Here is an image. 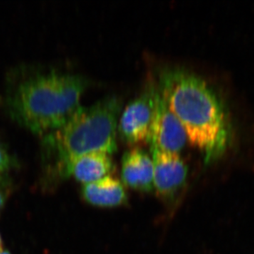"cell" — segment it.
Masks as SVG:
<instances>
[{
    "instance_id": "277c9868",
    "label": "cell",
    "mask_w": 254,
    "mask_h": 254,
    "mask_svg": "<svg viewBox=\"0 0 254 254\" xmlns=\"http://www.w3.org/2000/svg\"><path fill=\"white\" fill-rule=\"evenodd\" d=\"M158 95V87L153 85L125 107L120 114L118 125V133L124 141L136 144L146 141Z\"/></svg>"
},
{
    "instance_id": "ba28073f",
    "label": "cell",
    "mask_w": 254,
    "mask_h": 254,
    "mask_svg": "<svg viewBox=\"0 0 254 254\" xmlns=\"http://www.w3.org/2000/svg\"><path fill=\"white\" fill-rule=\"evenodd\" d=\"M115 169L110 155L93 153L73 159L64 167V173L72 175L83 185L109 176Z\"/></svg>"
},
{
    "instance_id": "8992f818",
    "label": "cell",
    "mask_w": 254,
    "mask_h": 254,
    "mask_svg": "<svg viewBox=\"0 0 254 254\" xmlns=\"http://www.w3.org/2000/svg\"><path fill=\"white\" fill-rule=\"evenodd\" d=\"M151 152L154 165V190L162 198H172L186 182L188 173L186 164L178 153L157 150Z\"/></svg>"
},
{
    "instance_id": "6da1fadb",
    "label": "cell",
    "mask_w": 254,
    "mask_h": 254,
    "mask_svg": "<svg viewBox=\"0 0 254 254\" xmlns=\"http://www.w3.org/2000/svg\"><path fill=\"white\" fill-rule=\"evenodd\" d=\"M158 87L189 141L203 152L205 164L220 158L231 142L232 126L225 105L211 87L181 68L164 70Z\"/></svg>"
},
{
    "instance_id": "30bf717a",
    "label": "cell",
    "mask_w": 254,
    "mask_h": 254,
    "mask_svg": "<svg viewBox=\"0 0 254 254\" xmlns=\"http://www.w3.org/2000/svg\"><path fill=\"white\" fill-rule=\"evenodd\" d=\"M11 165V157L2 147L0 146V175L7 170Z\"/></svg>"
},
{
    "instance_id": "8fae6325",
    "label": "cell",
    "mask_w": 254,
    "mask_h": 254,
    "mask_svg": "<svg viewBox=\"0 0 254 254\" xmlns=\"http://www.w3.org/2000/svg\"><path fill=\"white\" fill-rule=\"evenodd\" d=\"M0 185V210L2 208L3 205H4L5 199H6V191L4 190V189L1 187Z\"/></svg>"
},
{
    "instance_id": "9c48e42d",
    "label": "cell",
    "mask_w": 254,
    "mask_h": 254,
    "mask_svg": "<svg viewBox=\"0 0 254 254\" xmlns=\"http://www.w3.org/2000/svg\"><path fill=\"white\" fill-rule=\"evenodd\" d=\"M81 194L87 203L101 208L120 206L127 201L123 183L110 175L83 185Z\"/></svg>"
},
{
    "instance_id": "7c38bea8",
    "label": "cell",
    "mask_w": 254,
    "mask_h": 254,
    "mask_svg": "<svg viewBox=\"0 0 254 254\" xmlns=\"http://www.w3.org/2000/svg\"><path fill=\"white\" fill-rule=\"evenodd\" d=\"M0 254H11L9 253V252H7V251H4L3 250H1L0 251Z\"/></svg>"
},
{
    "instance_id": "7a4b0ae2",
    "label": "cell",
    "mask_w": 254,
    "mask_h": 254,
    "mask_svg": "<svg viewBox=\"0 0 254 254\" xmlns=\"http://www.w3.org/2000/svg\"><path fill=\"white\" fill-rule=\"evenodd\" d=\"M88 86V80L80 75L50 73L35 76L16 87L8 102L10 113L34 133H50L81 106Z\"/></svg>"
},
{
    "instance_id": "5b68a950",
    "label": "cell",
    "mask_w": 254,
    "mask_h": 254,
    "mask_svg": "<svg viewBox=\"0 0 254 254\" xmlns=\"http://www.w3.org/2000/svg\"><path fill=\"white\" fill-rule=\"evenodd\" d=\"M187 141L185 128L168 108L159 91L154 118L146 139L150 150L179 154Z\"/></svg>"
},
{
    "instance_id": "3957f363",
    "label": "cell",
    "mask_w": 254,
    "mask_h": 254,
    "mask_svg": "<svg viewBox=\"0 0 254 254\" xmlns=\"http://www.w3.org/2000/svg\"><path fill=\"white\" fill-rule=\"evenodd\" d=\"M122 109L118 97L107 96L90 106H80L66 123L50 132L48 141L58 150L63 166L81 155L115 153Z\"/></svg>"
},
{
    "instance_id": "52a82bcc",
    "label": "cell",
    "mask_w": 254,
    "mask_h": 254,
    "mask_svg": "<svg viewBox=\"0 0 254 254\" xmlns=\"http://www.w3.org/2000/svg\"><path fill=\"white\" fill-rule=\"evenodd\" d=\"M122 180L126 186L142 192L154 190L153 158L145 150L132 148L124 154Z\"/></svg>"
}]
</instances>
